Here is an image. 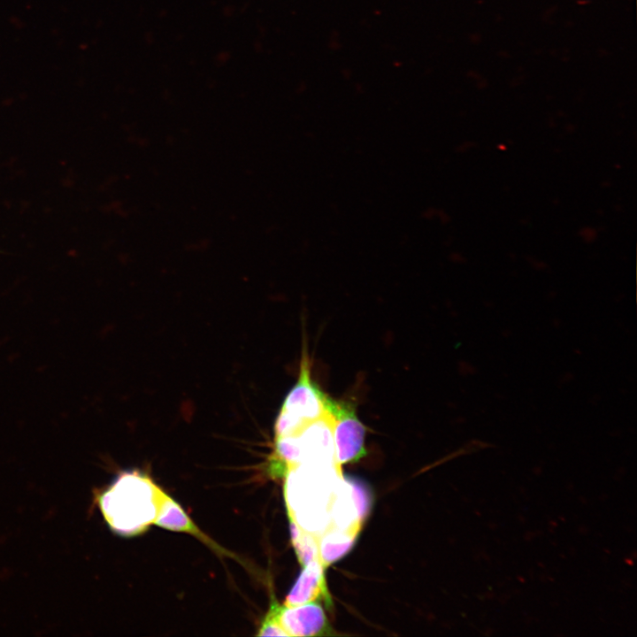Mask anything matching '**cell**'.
<instances>
[{
  "mask_svg": "<svg viewBox=\"0 0 637 637\" xmlns=\"http://www.w3.org/2000/svg\"><path fill=\"white\" fill-rule=\"evenodd\" d=\"M342 478L336 461L303 462L288 468L284 496L289 519L318 539L331 526L330 508Z\"/></svg>",
  "mask_w": 637,
  "mask_h": 637,
  "instance_id": "cell-1",
  "label": "cell"
},
{
  "mask_svg": "<svg viewBox=\"0 0 637 637\" xmlns=\"http://www.w3.org/2000/svg\"><path fill=\"white\" fill-rule=\"evenodd\" d=\"M164 492L148 475L130 471L121 473L98 503L111 529L130 537L154 524Z\"/></svg>",
  "mask_w": 637,
  "mask_h": 637,
  "instance_id": "cell-2",
  "label": "cell"
},
{
  "mask_svg": "<svg viewBox=\"0 0 637 637\" xmlns=\"http://www.w3.org/2000/svg\"><path fill=\"white\" fill-rule=\"evenodd\" d=\"M325 406L333 422L335 458L339 464L358 461L366 455L365 427L353 406L326 396Z\"/></svg>",
  "mask_w": 637,
  "mask_h": 637,
  "instance_id": "cell-3",
  "label": "cell"
},
{
  "mask_svg": "<svg viewBox=\"0 0 637 637\" xmlns=\"http://www.w3.org/2000/svg\"><path fill=\"white\" fill-rule=\"evenodd\" d=\"M326 396V395L312 381L309 360L307 355L303 354L298 380L286 395L280 411L306 424L325 414Z\"/></svg>",
  "mask_w": 637,
  "mask_h": 637,
  "instance_id": "cell-4",
  "label": "cell"
},
{
  "mask_svg": "<svg viewBox=\"0 0 637 637\" xmlns=\"http://www.w3.org/2000/svg\"><path fill=\"white\" fill-rule=\"evenodd\" d=\"M294 434L300 447V463L336 461L333 422L326 410L323 416L308 422Z\"/></svg>",
  "mask_w": 637,
  "mask_h": 637,
  "instance_id": "cell-5",
  "label": "cell"
},
{
  "mask_svg": "<svg viewBox=\"0 0 637 637\" xmlns=\"http://www.w3.org/2000/svg\"><path fill=\"white\" fill-rule=\"evenodd\" d=\"M280 623L288 636H318L332 634L322 606L317 602L281 605Z\"/></svg>",
  "mask_w": 637,
  "mask_h": 637,
  "instance_id": "cell-6",
  "label": "cell"
},
{
  "mask_svg": "<svg viewBox=\"0 0 637 637\" xmlns=\"http://www.w3.org/2000/svg\"><path fill=\"white\" fill-rule=\"evenodd\" d=\"M325 566L319 559L313 560L303 565V569L295 583L288 594L285 606H295L324 598L331 604L324 574Z\"/></svg>",
  "mask_w": 637,
  "mask_h": 637,
  "instance_id": "cell-7",
  "label": "cell"
},
{
  "mask_svg": "<svg viewBox=\"0 0 637 637\" xmlns=\"http://www.w3.org/2000/svg\"><path fill=\"white\" fill-rule=\"evenodd\" d=\"M153 525L170 531L189 533L217 552L233 556L232 554L226 552V549L203 533L187 515L181 506L165 492L163 494L157 516Z\"/></svg>",
  "mask_w": 637,
  "mask_h": 637,
  "instance_id": "cell-8",
  "label": "cell"
},
{
  "mask_svg": "<svg viewBox=\"0 0 637 637\" xmlns=\"http://www.w3.org/2000/svg\"><path fill=\"white\" fill-rule=\"evenodd\" d=\"M331 526L359 533L362 523L348 482L342 478L330 508Z\"/></svg>",
  "mask_w": 637,
  "mask_h": 637,
  "instance_id": "cell-9",
  "label": "cell"
},
{
  "mask_svg": "<svg viewBox=\"0 0 637 637\" xmlns=\"http://www.w3.org/2000/svg\"><path fill=\"white\" fill-rule=\"evenodd\" d=\"M357 534L330 526L319 536V559L325 568L343 557L352 549Z\"/></svg>",
  "mask_w": 637,
  "mask_h": 637,
  "instance_id": "cell-10",
  "label": "cell"
},
{
  "mask_svg": "<svg viewBox=\"0 0 637 637\" xmlns=\"http://www.w3.org/2000/svg\"><path fill=\"white\" fill-rule=\"evenodd\" d=\"M290 535L299 562L305 565L319 559L318 539L290 520ZM320 560V559H319Z\"/></svg>",
  "mask_w": 637,
  "mask_h": 637,
  "instance_id": "cell-11",
  "label": "cell"
},
{
  "mask_svg": "<svg viewBox=\"0 0 637 637\" xmlns=\"http://www.w3.org/2000/svg\"><path fill=\"white\" fill-rule=\"evenodd\" d=\"M344 479L350 487L352 496L357 506L359 520L363 523L372 506V495L370 494L366 485L363 482L351 477H346Z\"/></svg>",
  "mask_w": 637,
  "mask_h": 637,
  "instance_id": "cell-12",
  "label": "cell"
},
{
  "mask_svg": "<svg viewBox=\"0 0 637 637\" xmlns=\"http://www.w3.org/2000/svg\"><path fill=\"white\" fill-rule=\"evenodd\" d=\"M281 605L272 600L267 614L262 621L257 635L258 636H288L280 623V611Z\"/></svg>",
  "mask_w": 637,
  "mask_h": 637,
  "instance_id": "cell-13",
  "label": "cell"
}]
</instances>
